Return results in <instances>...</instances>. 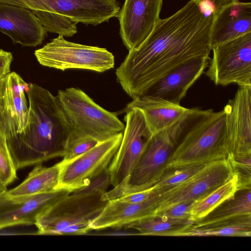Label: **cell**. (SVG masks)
<instances>
[{
  "mask_svg": "<svg viewBox=\"0 0 251 251\" xmlns=\"http://www.w3.org/2000/svg\"><path fill=\"white\" fill-rule=\"evenodd\" d=\"M213 14L191 0L170 17L160 19L137 48L129 50L116 70L117 81L134 99L159 78L195 57H209Z\"/></svg>",
  "mask_w": 251,
  "mask_h": 251,
  "instance_id": "6da1fadb",
  "label": "cell"
},
{
  "mask_svg": "<svg viewBox=\"0 0 251 251\" xmlns=\"http://www.w3.org/2000/svg\"><path fill=\"white\" fill-rule=\"evenodd\" d=\"M27 124L24 131L6 138L17 170L62 157L71 128L57 96L29 83Z\"/></svg>",
  "mask_w": 251,
  "mask_h": 251,
  "instance_id": "7a4b0ae2",
  "label": "cell"
},
{
  "mask_svg": "<svg viewBox=\"0 0 251 251\" xmlns=\"http://www.w3.org/2000/svg\"><path fill=\"white\" fill-rule=\"evenodd\" d=\"M110 185L108 171L84 187L75 190L50 205L37 217V235H82L100 213L107 201L101 196Z\"/></svg>",
  "mask_w": 251,
  "mask_h": 251,
  "instance_id": "3957f363",
  "label": "cell"
},
{
  "mask_svg": "<svg viewBox=\"0 0 251 251\" xmlns=\"http://www.w3.org/2000/svg\"><path fill=\"white\" fill-rule=\"evenodd\" d=\"M208 112L196 107L190 114L152 134L130 174L101 199L108 201L152 187L164 173L169 158L186 131Z\"/></svg>",
  "mask_w": 251,
  "mask_h": 251,
  "instance_id": "277c9868",
  "label": "cell"
},
{
  "mask_svg": "<svg viewBox=\"0 0 251 251\" xmlns=\"http://www.w3.org/2000/svg\"><path fill=\"white\" fill-rule=\"evenodd\" d=\"M227 154L225 112L212 111L188 129L169 158L166 170L207 164Z\"/></svg>",
  "mask_w": 251,
  "mask_h": 251,
  "instance_id": "5b68a950",
  "label": "cell"
},
{
  "mask_svg": "<svg viewBox=\"0 0 251 251\" xmlns=\"http://www.w3.org/2000/svg\"><path fill=\"white\" fill-rule=\"evenodd\" d=\"M57 96L71 128L69 138H92L101 142L123 133L125 125L116 115L99 105L81 89L59 90Z\"/></svg>",
  "mask_w": 251,
  "mask_h": 251,
  "instance_id": "8992f818",
  "label": "cell"
},
{
  "mask_svg": "<svg viewBox=\"0 0 251 251\" xmlns=\"http://www.w3.org/2000/svg\"><path fill=\"white\" fill-rule=\"evenodd\" d=\"M34 55L40 65L63 71L81 69L103 73L115 64L113 54L106 49L71 42L62 35L36 50Z\"/></svg>",
  "mask_w": 251,
  "mask_h": 251,
  "instance_id": "52a82bcc",
  "label": "cell"
},
{
  "mask_svg": "<svg viewBox=\"0 0 251 251\" xmlns=\"http://www.w3.org/2000/svg\"><path fill=\"white\" fill-rule=\"evenodd\" d=\"M212 50L205 74L216 85L251 86V32Z\"/></svg>",
  "mask_w": 251,
  "mask_h": 251,
  "instance_id": "ba28073f",
  "label": "cell"
},
{
  "mask_svg": "<svg viewBox=\"0 0 251 251\" xmlns=\"http://www.w3.org/2000/svg\"><path fill=\"white\" fill-rule=\"evenodd\" d=\"M123 133L96 146L62 165L56 190L72 192L88 186L91 181L107 170L121 143Z\"/></svg>",
  "mask_w": 251,
  "mask_h": 251,
  "instance_id": "9c48e42d",
  "label": "cell"
},
{
  "mask_svg": "<svg viewBox=\"0 0 251 251\" xmlns=\"http://www.w3.org/2000/svg\"><path fill=\"white\" fill-rule=\"evenodd\" d=\"M33 12L60 14L77 22L97 25L117 17L121 9L116 0H0Z\"/></svg>",
  "mask_w": 251,
  "mask_h": 251,
  "instance_id": "30bf717a",
  "label": "cell"
},
{
  "mask_svg": "<svg viewBox=\"0 0 251 251\" xmlns=\"http://www.w3.org/2000/svg\"><path fill=\"white\" fill-rule=\"evenodd\" d=\"M233 175L226 158L207 163L195 175L160 195L154 204L153 217L176 203L197 201Z\"/></svg>",
  "mask_w": 251,
  "mask_h": 251,
  "instance_id": "8fae6325",
  "label": "cell"
},
{
  "mask_svg": "<svg viewBox=\"0 0 251 251\" xmlns=\"http://www.w3.org/2000/svg\"><path fill=\"white\" fill-rule=\"evenodd\" d=\"M125 121L121 143L107 169L113 187L130 174L152 135L139 110H126Z\"/></svg>",
  "mask_w": 251,
  "mask_h": 251,
  "instance_id": "7c38bea8",
  "label": "cell"
},
{
  "mask_svg": "<svg viewBox=\"0 0 251 251\" xmlns=\"http://www.w3.org/2000/svg\"><path fill=\"white\" fill-rule=\"evenodd\" d=\"M163 0H125L118 18L120 34L126 49L139 46L160 20Z\"/></svg>",
  "mask_w": 251,
  "mask_h": 251,
  "instance_id": "4fadbf2b",
  "label": "cell"
},
{
  "mask_svg": "<svg viewBox=\"0 0 251 251\" xmlns=\"http://www.w3.org/2000/svg\"><path fill=\"white\" fill-rule=\"evenodd\" d=\"M223 110L227 154L251 155V86H239Z\"/></svg>",
  "mask_w": 251,
  "mask_h": 251,
  "instance_id": "5bb4252c",
  "label": "cell"
},
{
  "mask_svg": "<svg viewBox=\"0 0 251 251\" xmlns=\"http://www.w3.org/2000/svg\"><path fill=\"white\" fill-rule=\"evenodd\" d=\"M29 83L17 73L2 77L0 90V129L6 137L22 133L27 120L28 106L25 96Z\"/></svg>",
  "mask_w": 251,
  "mask_h": 251,
  "instance_id": "9a60e30c",
  "label": "cell"
},
{
  "mask_svg": "<svg viewBox=\"0 0 251 251\" xmlns=\"http://www.w3.org/2000/svg\"><path fill=\"white\" fill-rule=\"evenodd\" d=\"M70 193L63 190L27 196L0 194V229L18 225H35L38 216L50 205Z\"/></svg>",
  "mask_w": 251,
  "mask_h": 251,
  "instance_id": "2e32d148",
  "label": "cell"
},
{
  "mask_svg": "<svg viewBox=\"0 0 251 251\" xmlns=\"http://www.w3.org/2000/svg\"><path fill=\"white\" fill-rule=\"evenodd\" d=\"M210 59L195 57L178 65L159 78L141 96L180 104L188 89L207 68Z\"/></svg>",
  "mask_w": 251,
  "mask_h": 251,
  "instance_id": "e0dca14e",
  "label": "cell"
},
{
  "mask_svg": "<svg viewBox=\"0 0 251 251\" xmlns=\"http://www.w3.org/2000/svg\"><path fill=\"white\" fill-rule=\"evenodd\" d=\"M0 31L23 47L41 44L47 31L34 12L26 8L0 3Z\"/></svg>",
  "mask_w": 251,
  "mask_h": 251,
  "instance_id": "ac0fdd59",
  "label": "cell"
},
{
  "mask_svg": "<svg viewBox=\"0 0 251 251\" xmlns=\"http://www.w3.org/2000/svg\"><path fill=\"white\" fill-rule=\"evenodd\" d=\"M211 49L251 32V3L236 0L213 13Z\"/></svg>",
  "mask_w": 251,
  "mask_h": 251,
  "instance_id": "d6986e66",
  "label": "cell"
},
{
  "mask_svg": "<svg viewBox=\"0 0 251 251\" xmlns=\"http://www.w3.org/2000/svg\"><path fill=\"white\" fill-rule=\"evenodd\" d=\"M157 195L141 202L107 201L100 213L90 225L91 230L124 227L130 224L153 217Z\"/></svg>",
  "mask_w": 251,
  "mask_h": 251,
  "instance_id": "ffe728a7",
  "label": "cell"
},
{
  "mask_svg": "<svg viewBox=\"0 0 251 251\" xmlns=\"http://www.w3.org/2000/svg\"><path fill=\"white\" fill-rule=\"evenodd\" d=\"M195 108H187L160 98L140 96L133 99L126 110H139L152 135L190 114Z\"/></svg>",
  "mask_w": 251,
  "mask_h": 251,
  "instance_id": "44dd1931",
  "label": "cell"
},
{
  "mask_svg": "<svg viewBox=\"0 0 251 251\" xmlns=\"http://www.w3.org/2000/svg\"><path fill=\"white\" fill-rule=\"evenodd\" d=\"M62 165L60 162L50 167L39 164L29 173L26 178L17 187L7 190L12 197L33 195L56 190L59 183Z\"/></svg>",
  "mask_w": 251,
  "mask_h": 251,
  "instance_id": "7402d4cb",
  "label": "cell"
},
{
  "mask_svg": "<svg viewBox=\"0 0 251 251\" xmlns=\"http://www.w3.org/2000/svg\"><path fill=\"white\" fill-rule=\"evenodd\" d=\"M194 222L189 219H178L155 216L145 219L124 227L138 231L143 235L176 236L191 229Z\"/></svg>",
  "mask_w": 251,
  "mask_h": 251,
  "instance_id": "603a6c76",
  "label": "cell"
},
{
  "mask_svg": "<svg viewBox=\"0 0 251 251\" xmlns=\"http://www.w3.org/2000/svg\"><path fill=\"white\" fill-rule=\"evenodd\" d=\"M251 214V189L238 190L206 217L194 223L193 227L204 226L237 216Z\"/></svg>",
  "mask_w": 251,
  "mask_h": 251,
  "instance_id": "cb8c5ba5",
  "label": "cell"
},
{
  "mask_svg": "<svg viewBox=\"0 0 251 251\" xmlns=\"http://www.w3.org/2000/svg\"><path fill=\"white\" fill-rule=\"evenodd\" d=\"M210 236L251 237V214L237 216L202 227H192L181 235Z\"/></svg>",
  "mask_w": 251,
  "mask_h": 251,
  "instance_id": "d4e9b609",
  "label": "cell"
},
{
  "mask_svg": "<svg viewBox=\"0 0 251 251\" xmlns=\"http://www.w3.org/2000/svg\"><path fill=\"white\" fill-rule=\"evenodd\" d=\"M237 191V177L233 176L226 182L195 201L190 212L189 219L194 223L206 217Z\"/></svg>",
  "mask_w": 251,
  "mask_h": 251,
  "instance_id": "484cf974",
  "label": "cell"
},
{
  "mask_svg": "<svg viewBox=\"0 0 251 251\" xmlns=\"http://www.w3.org/2000/svg\"><path fill=\"white\" fill-rule=\"evenodd\" d=\"M207 164L166 170L158 180L150 189L159 196L195 175Z\"/></svg>",
  "mask_w": 251,
  "mask_h": 251,
  "instance_id": "4316f807",
  "label": "cell"
},
{
  "mask_svg": "<svg viewBox=\"0 0 251 251\" xmlns=\"http://www.w3.org/2000/svg\"><path fill=\"white\" fill-rule=\"evenodd\" d=\"M47 32L70 37L77 31V22L60 14L45 12H33Z\"/></svg>",
  "mask_w": 251,
  "mask_h": 251,
  "instance_id": "83f0119b",
  "label": "cell"
},
{
  "mask_svg": "<svg viewBox=\"0 0 251 251\" xmlns=\"http://www.w3.org/2000/svg\"><path fill=\"white\" fill-rule=\"evenodd\" d=\"M226 158L237 177V191L251 189V155L229 153Z\"/></svg>",
  "mask_w": 251,
  "mask_h": 251,
  "instance_id": "f1b7e54d",
  "label": "cell"
},
{
  "mask_svg": "<svg viewBox=\"0 0 251 251\" xmlns=\"http://www.w3.org/2000/svg\"><path fill=\"white\" fill-rule=\"evenodd\" d=\"M17 171L8 147L6 137L0 129V173L6 186L17 178Z\"/></svg>",
  "mask_w": 251,
  "mask_h": 251,
  "instance_id": "f546056e",
  "label": "cell"
},
{
  "mask_svg": "<svg viewBox=\"0 0 251 251\" xmlns=\"http://www.w3.org/2000/svg\"><path fill=\"white\" fill-rule=\"evenodd\" d=\"M195 201L181 202L174 204L156 216L178 219H189L190 212Z\"/></svg>",
  "mask_w": 251,
  "mask_h": 251,
  "instance_id": "4dcf8cb0",
  "label": "cell"
},
{
  "mask_svg": "<svg viewBox=\"0 0 251 251\" xmlns=\"http://www.w3.org/2000/svg\"><path fill=\"white\" fill-rule=\"evenodd\" d=\"M12 60L13 56L11 52L0 49V78L10 72Z\"/></svg>",
  "mask_w": 251,
  "mask_h": 251,
  "instance_id": "1f68e13d",
  "label": "cell"
},
{
  "mask_svg": "<svg viewBox=\"0 0 251 251\" xmlns=\"http://www.w3.org/2000/svg\"><path fill=\"white\" fill-rule=\"evenodd\" d=\"M200 4H207L210 6L212 9V13L219 10L222 7L229 4L236 0H195Z\"/></svg>",
  "mask_w": 251,
  "mask_h": 251,
  "instance_id": "d6a6232c",
  "label": "cell"
},
{
  "mask_svg": "<svg viewBox=\"0 0 251 251\" xmlns=\"http://www.w3.org/2000/svg\"><path fill=\"white\" fill-rule=\"evenodd\" d=\"M6 185L5 184L2 180L0 173V194L2 193L7 191Z\"/></svg>",
  "mask_w": 251,
  "mask_h": 251,
  "instance_id": "836d02e7",
  "label": "cell"
},
{
  "mask_svg": "<svg viewBox=\"0 0 251 251\" xmlns=\"http://www.w3.org/2000/svg\"><path fill=\"white\" fill-rule=\"evenodd\" d=\"M2 78H0V90L1 85Z\"/></svg>",
  "mask_w": 251,
  "mask_h": 251,
  "instance_id": "e575fe53",
  "label": "cell"
}]
</instances>
